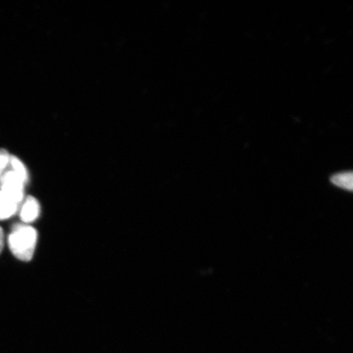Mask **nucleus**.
I'll return each mask as SVG.
<instances>
[{"label": "nucleus", "mask_w": 353, "mask_h": 353, "mask_svg": "<svg viewBox=\"0 0 353 353\" xmlns=\"http://www.w3.org/2000/svg\"><path fill=\"white\" fill-rule=\"evenodd\" d=\"M41 206L37 199L29 196L26 199L21 210V219L26 223H32L39 218Z\"/></svg>", "instance_id": "3"}, {"label": "nucleus", "mask_w": 353, "mask_h": 353, "mask_svg": "<svg viewBox=\"0 0 353 353\" xmlns=\"http://www.w3.org/2000/svg\"><path fill=\"white\" fill-rule=\"evenodd\" d=\"M12 167V171L17 174V176L26 183L28 182V171H26L25 166L22 163L17 159V157H10V161Z\"/></svg>", "instance_id": "6"}, {"label": "nucleus", "mask_w": 353, "mask_h": 353, "mask_svg": "<svg viewBox=\"0 0 353 353\" xmlns=\"http://www.w3.org/2000/svg\"><path fill=\"white\" fill-rule=\"evenodd\" d=\"M24 184L14 172L8 171L0 179V191L20 204L24 196Z\"/></svg>", "instance_id": "2"}, {"label": "nucleus", "mask_w": 353, "mask_h": 353, "mask_svg": "<svg viewBox=\"0 0 353 353\" xmlns=\"http://www.w3.org/2000/svg\"><path fill=\"white\" fill-rule=\"evenodd\" d=\"M4 245V235L3 229L0 228V254H1Z\"/></svg>", "instance_id": "8"}, {"label": "nucleus", "mask_w": 353, "mask_h": 353, "mask_svg": "<svg viewBox=\"0 0 353 353\" xmlns=\"http://www.w3.org/2000/svg\"><path fill=\"white\" fill-rule=\"evenodd\" d=\"M37 239L38 234L34 228L19 224L12 228L8 245L16 258L28 262L33 258Z\"/></svg>", "instance_id": "1"}, {"label": "nucleus", "mask_w": 353, "mask_h": 353, "mask_svg": "<svg viewBox=\"0 0 353 353\" xmlns=\"http://www.w3.org/2000/svg\"><path fill=\"white\" fill-rule=\"evenodd\" d=\"M10 157L4 150L0 151V179L3 176V170L6 169V167L10 164Z\"/></svg>", "instance_id": "7"}, {"label": "nucleus", "mask_w": 353, "mask_h": 353, "mask_svg": "<svg viewBox=\"0 0 353 353\" xmlns=\"http://www.w3.org/2000/svg\"><path fill=\"white\" fill-rule=\"evenodd\" d=\"M19 204L0 191V220L10 219L16 214Z\"/></svg>", "instance_id": "4"}, {"label": "nucleus", "mask_w": 353, "mask_h": 353, "mask_svg": "<svg viewBox=\"0 0 353 353\" xmlns=\"http://www.w3.org/2000/svg\"><path fill=\"white\" fill-rule=\"evenodd\" d=\"M331 183L335 186L352 191L353 188V175L352 172H342L331 176Z\"/></svg>", "instance_id": "5"}]
</instances>
